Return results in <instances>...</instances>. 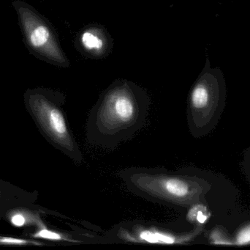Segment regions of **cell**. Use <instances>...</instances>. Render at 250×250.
<instances>
[{
  "instance_id": "1",
  "label": "cell",
  "mask_w": 250,
  "mask_h": 250,
  "mask_svg": "<svg viewBox=\"0 0 250 250\" xmlns=\"http://www.w3.org/2000/svg\"><path fill=\"white\" fill-rule=\"evenodd\" d=\"M118 176L126 189L146 201L178 209L207 208L220 218L237 208L239 190L223 175L197 167H126Z\"/></svg>"
},
{
  "instance_id": "2",
  "label": "cell",
  "mask_w": 250,
  "mask_h": 250,
  "mask_svg": "<svg viewBox=\"0 0 250 250\" xmlns=\"http://www.w3.org/2000/svg\"><path fill=\"white\" fill-rule=\"evenodd\" d=\"M151 107L148 92L126 79H117L100 95L88 114L86 138L94 146L114 151L144 128Z\"/></svg>"
},
{
  "instance_id": "3",
  "label": "cell",
  "mask_w": 250,
  "mask_h": 250,
  "mask_svg": "<svg viewBox=\"0 0 250 250\" xmlns=\"http://www.w3.org/2000/svg\"><path fill=\"white\" fill-rule=\"evenodd\" d=\"M210 66L207 59L188 96V129L195 139L209 135L215 129L226 107L227 89L223 72Z\"/></svg>"
},
{
  "instance_id": "4",
  "label": "cell",
  "mask_w": 250,
  "mask_h": 250,
  "mask_svg": "<svg viewBox=\"0 0 250 250\" xmlns=\"http://www.w3.org/2000/svg\"><path fill=\"white\" fill-rule=\"evenodd\" d=\"M64 103L63 94L49 91L29 92L25 98L26 110L43 137L72 161L82 164L83 154L69 126Z\"/></svg>"
},
{
  "instance_id": "5",
  "label": "cell",
  "mask_w": 250,
  "mask_h": 250,
  "mask_svg": "<svg viewBox=\"0 0 250 250\" xmlns=\"http://www.w3.org/2000/svg\"><path fill=\"white\" fill-rule=\"evenodd\" d=\"M206 225L195 223L188 232H179L176 227L141 222H131L113 227L107 236L112 242H131L144 245H185L201 236Z\"/></svg>"
},
{
  "instance_id": "6",
  "label": "cell",
  "mask_w": 250,
  "mask_h": 250,
  "mask_svg": "<svg viewBox=\"0 0 250 250\" xmlns=\"http://www.w3.org/2000/svg\"><path fill=\"white\" fill-rule=\"evenodd\" d=\"M204 233L211 245H250V211L236 208L220 218L209 220Z\"/></svg>"
},
{
  "instance_id": "7",
  "label": "cell",
  "mask_w": 250,
  "mask_h": 250,
  "mask_svg": "<svg viewBox=\"0 0 250 250\" xmlns=\"http://www.w3.org/2000/svg\"><path fill=\"white\" fill-rule=\"evenodd\" d=\"M79 51L89 58L102 59L111 53L114 42L108 31L100 25L84 28L76 37Z\"/></svg>"
},
{
  "instance_id": "8",
  "label": "cell",
  "mask_w": 250,
  "mask_h": 250,
  "mask_svg": "<svg viewBox=\"0 0 250 250\" xmlns=\"http://www.w3.org/2000/svg\"><path fill=\"white\" fill-rule=\"evenodd\" d=\"M38 198V192L23 190L0 179V205L13 209L16 207L33 205Z\"/></svg>"
},
{
  "instance_id": "9",
  "label": "cell",
  "mask_w": 250,
  "mask_h": 250,
  "mask_svg": "<svg viewBox=\"0 0 250 250\" xmlns=\"http://www.w3.org/2000/svg\"><path fill=\"white\" fill-rule=\"evenodd\" d=\"M46 214V210L41 209L35 206V204L24 206L16 207L7 211L4 219L10 225L16 227L35 226L37 229L45 227L41 214Z\"/></svg>"
},
{
  "instance_id": "10",
  "label": "cell",
  "mask_w": 250,
  "mask_h": 250,
  "mask_svg": "<svg viewBox=\"0 0 250 250\" xmlns=\"http://www.w3.org/2000/svg\"><path fill=\"white\" fill-rule=\"evenodd\" d=\"M31 239H46V240L57 241V242H73V243H81L79 239H74V238L69 237L67 235L64 233H60V232L54 231L50 230L48 227H41V228L37 229L35 233L29 234Z\"/></svg>"
},
{
  "instance_id": "11",
  "label": "cell",
  "mask_w": 250,
  "mask_h": 250,
  "mask_svg": "<svg viewBox=\"0 0 250 250\" xmlns=\"http://www.w3.org/2000/svg\"><path fill=\"white\" fill-rule=\"evenodd\" d=\"M45 244L34 239H21L8 237L0 235V246L7 247H41Z\"/></svg>"
},
{
  "instance_id": "12",
  "label": "cell",
  "mask_w": 250,
  "mask_h": 250,
  "mask_svg": "<svg viewBox=\"0 0 250 250\" xmlns=\"http://www.w3.org/2000/svg\"><path fill=\"white\" fill-rule=\"evenodd\" d=\"M242 170L246 178L247 182L249 183L250 188V145L244 153L243 160L242 162Z\"/></svg>"
},
{
  "instance_id": "13",
  "label": "cell",
  "mask_w": 250,
  "mask_h": 250,
  "mask_svg": "<svg viewBox=\"0 0 250 250\" xmlns=\"http://www.w3.org/2000/svg\"><path fill=\"white\" fill-rule=\"evenodd\" d=\"M10 208H7V207L0 205V220H1V219H4L7 211H10Z\"/></svg>"
}]
</instances>
